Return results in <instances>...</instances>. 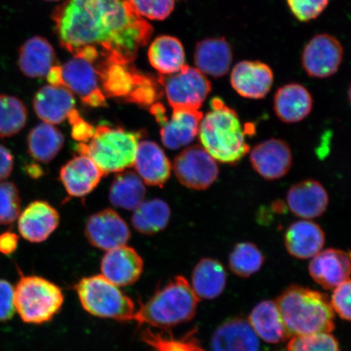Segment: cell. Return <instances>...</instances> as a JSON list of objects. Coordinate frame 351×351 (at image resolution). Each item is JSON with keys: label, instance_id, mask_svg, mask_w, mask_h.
I'll use <instances>...</instances> for the list:
<instances>
[{"label": "cell", "instance_id": "obj_1", "mask_svg": "<svg viewBox=\"0 0 351 351\" xmlns=\"http://www.w3.org/2000/svg\"><path fill=\"white\" fill-rule=\"evenodd\" d=\"M52 19L60 45L70 53L95 51L99 60L112 62L133 63L153 34L128 0H65Z\"/></svg>", "mask_w": 351, "mask_h": 351}, {"label": "cell", "instance_id": "obj_2", "mask_svg": "<svg viewBox=\"0 0 351 351\" xmlns=\"http://www.w3.org/2000/svg\"><path fill=\"white\" fill-rule=\"evenodd\" d=\"M210 111L200 123L199 137L202 147L216 161L238 164L250 152L245 141V130L238 113L219 97L210 100Z\"/></svg>", "mask_w": 351, "mask_h": 351}, {"label": "cell", "instance_id": "obj_3", "mask_svg": "<svg viewBox=\"0 0 351 351\" xmlns=\"http://www.w3.org/2000/svg\"><path fill=\"white\" fill-rule=\"evenodd\" d=\"M288 339L292 337L331 332L335 315L323 293L301 287H291L276 301Z\"/></svg>", "mask_w": 351, "mask_h": 351}, {"label": "cell", "instance_id": "obj_4", "mask_svg": "<svg viewBox=\"0 0 351 351\" xmlns=\"http://www.w3.org/2000/svg\"><path fill=\"white\" fill-rule=\"evenodd\" d=\"M199 298L187 279L176 276L136 311L134 322L158 328H169L195 317Z\"/></svg>", "mask_w": 351, "mask_h": 351}, {"label": "cell", "instance_id": "obj_5", "mask_svg": "<svg viewBox=\"0 0 351 351\" xmlns=\"http://www.w3.org/2000/svg\"><path fill=\"white\" fill-rule=\"evenodd\" d=\"M141 137L139 132L101 125L95 130L89 144H78L77 151L90 157L104 174L122 172L134 165Z\"/></svg>", "mask_w": 351, "mask_h": 351}, {"label": "cell", "instance_id": "obj_6", "mask_svg": "<svg viewBox=\"0 0 351 351\" xmlns=\"http://www.w3.org/2000/svg\"><path fill=\"white\" fill-rule=\"evenodd\" d=\"M62 291L53 282L38 276H21L15 287L16 313L26 324L51 322L64 304Z\"/></svg>", "mask_w": 351, "mask_h": 351}, {"label": "cell", "instance_id": "obj_7", "mask_svg": "<svg viewBox=\"0 0 351 351\" xmlns=\"http://www.w3.org/2000/svg\"><path fill=\"white\" fill-rule=\"evenodd\" d=\"M75 289L83 308L94 317L121 322L134 319L133 300L103 275L82 278Z\"/></svg>", "mask_w": 351, "mask_h": 351}, {"label": "cell", "instance_id": "obj_8", "mask_svg": "<svg viewBox=\"0 0 351 351\" xmlns=\"http://www.w3.org/2000/svg\"><path fill=\"white\" fill-rule=\"evenodd\" d=\"M173 109L199 110L212 91L209 79L196 68L184 65L178 73L158 77Z\"/></svg>", "mask_w": 351, "mask_h": 351}, {"label": "cell", "instance_id": "obj_9", "mask_svg": "<svg viewBox=\"0 0 351 351\" xmlns=\"http://www.w3.org/2000/svg\"><path fill=\"white\" fill-rule=\"evenodd\" d=\"M99 77L95 65L80 57L61 65L60 86L68 89L92 108L106 107V96L99 86Z\"/></svg>", "mask_w": 351, "mask_h": 351}, {"label": "cell", "instance_id": "obj_10", "mask_svg": "<svg viewBox=\"0 0 351 351\" xmlns=\"http://www.w3.org/2000/svg\"><path fill=\"white\" fill-rule=\"evenodd\" d=\"M173 170L178 181L195 191L207 190L217 181L219 168L216 160L199 146L187 147L175 158Z\"/></svg>", "mask_w": 351, "mask_h": 351}, {"label": "cell", "instance_id": "obj_11", "mask_svg": "<svg viewBox=\"0 0 351 351\" xmlns=\"http://www.w3.org/2000/svg\"><path fill=\"white\" fill-rule=\"evenodd\" d=\"M343 59V47L331 35H315L304 47L302 64L311 77L326 78L337 72Z\"/></svg>", "mask_w": 351, "mask_h": 351}, {"label": "cell", "instance_id": "obj_12", "mask_svg": "<svg viewBox=\"0 0 351 351\" xmlns=\"http://www.w3.org/2000/svg\"><path fill=\"white\" fill-rule=\"evenodd\" d=\"M86 236L95 247L108 252L125 245L130 238L128 226L115 210L106 209L88 219Z\"/></svg>", "mask_w": 351, "mask_h": 351}, {"label": "cell", "instance_id": "obj_13", "mask_svg": "<svg viewBox=\"0 0 351 351\" xmlns=\"http://www.w3.org/2000/svg\"><path fill=\"white\" fill-rule=\"evenodd\" d=\"M250 161L262 178L273 181L289 173L293 156L287 143L282 139L270 138L254 147L250 152Z\"/></svg>", "mask_w": 351, "mask_h": 351}, {"label": "cell", "instance_id": "obj_14", "mask_svg": "<svg viewBox=\"0 0 351 351\" xmlns=\"http://www.w3.org/2000/svg\"><path fill=\"white\" fill-rule=\"evenodd\" d=\"M230 82L234 90L244 98L261 99L269 94L274 73L269 65L260 61L244 60L232 69Z\"/></svg>", "mask_w": 351, "mask_h": 351}, {"label": "cell", "instance_id": "obj_15", "mask_svg": "<svg viewBox=\"0 0 351 351\" xmlns=\"http://www.w3.org/2000/svg\"><path fill=\"white\" fill-rule=\"evenodd\" d=\"M143 261L134 248L122 247L110 250L101 263V273L117 287L137 282L143 274Z\"/></svg>", "mask_w": 351, "mask_h": 351}, {"label": "cell", "instance_id": "obj_16", "mask_svg": "<svg viewBox=\"0 0 351 351\" xmlns=\"http://www.w3.org/2000/svg\"><path fill=\"white\" fill-rule=\"evenodd\" d=\"M309 274L324 289H335L350 279V254L333 248L319 252L311 258Z\"/></svg>", "mask_w": 351, "mask_h": 351}, {"label": "cell", "instance_id": "obj_17", "mask_svg": "<svg viewBox=\"0 0 351 351\" xmlns=\"http://www.w3.org/2000/svg\"><path fill=\"white\" fill-rule=\"evenodd\" d=\"M328 195L322 184L315 180H306L295 184L287 193V205L295 216L310 219L326 213Z\"/></svg>", "mask_w": 351, "mask_h": 351}, {"label": "cell", "instance_id": "obj_18", "mask_svg": "<svg viewBox=\"0 0 351 351\" xmlns=\"http://www.w3.org/2000/svg\"><path fill=\"white\" fill-rule=\"evenodd\" d=\"M59 213L44 201H34L21 214L19 230L25 240L38 243L46 241L58 227Z\"/></svg>", "mask_w": 351, "mask_h": 351}, {"label": "cell", "instance_id": "obj_19", "mask_svg": "<svg viewBox=\"0 0 351 351\" xmlns=\"http://www.w3.org/2000/svg\"><path fill=\"white\" fill-rule=\"evenodd\" d=\"M101 90L106 97L126 99L134 90L142 72L133 63H118L100 60L95 64Z\"/></svg>", "mask_w": 351, "mask_h": 351}, {"label": "cell", "instance_id": "obj_20", "mask_svg": "<svg viewBox=\"0 0 351 351\" xmlns=\"http://www.w3.org/2000/svg\"><path fill=\"white\" fill-rule=\"evenodd\" d=\"M37 116L48 124H60L75 110V99L63 86L47 85L41 88L34 98Z\"/></svg>", "mask_w": 351, "mask_h": 351}, {"label": "cell", "instance_id": "obj_21", "mask_svg": "<svg viewBox=\"0 0 351 351\" xmlns=\"http://www.w3.org/2000/svg\"><path fill=\"white\" fill-rule=\"evenodd\" d=\"M104 173L84 155L74 157L60 170V180L66 191L73 197L89 195L98 186Z\"/></svg>", "mask_w": 351, "mask_h": 351}, {"label": "cell", "instance_id": "obj_22", "mask_svg": "<svg viewBox=\"0 0 351 351\" xmlns=\"http://www.w3.org/2000/svg\"><path fill=\"white\" fill-rule=\"evenodd\" d=\"M134 165L144 182L153 186L163 187L172 171L165 152L152 141L138 143Z\"/></svg>", "mask_w": 351, "mask_h": 351}, {"label": "cell", "instance_id": "obj_23", "mask_svg": "<svg viewBox=\"0 0 351 351\" xmlns=\"http://www.w3.org/2000/svg\"><path fill=\"white\" fill-rule=\"evenodd\" d=\"M326 234L318 223L302 219L291 223L285 234V245L291 256L300 260L313 258L322 251Z\"/></svg>", "mask_w": 351, "mask_h": 351}, {"label": "cell", "instance_id": "obj_24", "mask_svg": "<svg viewBox=\"0 0 351 351\" xmlns=\"http://www.w3.org/2000/svg\"><path fill=\"white\" fill-rule=\"evenodd\" d=\"M212 351H261L260 341L247 320H227L213 333Z\"/></svg>", "mask_w": 351, "mask_h": 351}, {"label": "cell", "instance_id": "obj_25", "mask_svg": "<svg viewBox=\"0 0 351 351\" xmlns=\"http://www.w3.org/2000/svg\"><path fill=\"white\" fill-rule=\"evenodd\" d=\"M203 117L199 110L174 109L170 119L161 126L162 143L171 150L186 147L199 135Z\"/></svg>", "mask_w": 351, "mask_h": 351}, {"label": "cell", "instance_id": "obj_26", "mask_svg": "<svg viewBox=\"0 0 351 351\" xmlns=\"http://www.w3.org/2000/svg\"><path fill=\"white\" fill-rule=\"evenodd\" d=\"M232 51L225 38H206L196 44L195 64L204 75L221 77L229 73Z\"/></svg>", "mask_w": 351, "mask_h": 351}, {"label": "cell", "instance_id": "obj_27", "mask_svg": "<svg viewBox=\"0 0 351 351\" xmlns=\"http://www.w3.org/2000/svg\"><path fill=\"white\" fill-rule=\"evenodd\" d=\"M313 108V96L301 84L291 83L279 88L276 92L274 104L276 115L287 124L305 119Z\"/></svg>", "mask_w": 351, "mask_h": 351}, {"label": "cell", "instance_id": "obj_28", "mask_svg": "<svg viewBox=\"0 0 351 351\" xmlns=\"http://www.w3.org/2000/svg\"><path fill=\"white\" fill-rule=\"evenodd\" d=\"M56 52L51 43L40 36L25 41L20 48L19 65L21 72L29 78H43L56 65Z\"/></svg>", "mask_w": 351, "mask_h": 351}, {"label": "cell", "instance_id": "obj_29", "mask_svg": "<svg viewBox=\"0 0 351 351\" xmlns=\"http://www.w3.org/2000/svg\"><path fill=\"white\" fill-rule=\"evenodd\" d=\"M226 282L225 267L214 258H202L192 273L191 287L199 300L218 298L225 291Z\"/></svg>", "mask_w": 351, "mask_h": 351}, {"label": "cell", "instance_id": "obj_30", "mask_svg": "<svg viewBox=\"0 0 351 351\" xmlns=\"http://www.w3.org/2000/svg\"><path fill=\"white\" fill-rule=\"evenodd\" d=\"M247 322L263 341L276 344L288 339L278 305L275 301L265 300L254 307Z\"/></svg>", "mask_w": 351, "mask_h": 351}, {"label": "cell", "instance_id": "obj_31", "mask_svg": "<svg viewBox=\"0 0 351 351\" xmlns=\"http://www.w3.org/2000/svg\"><path fill=\"white\" fill-rule=\"evenodd\" d=\"M148 60L160 75H171L186 64L185 50L178 38L162 35L149 47Z\"/></svg>", "mask_w": 351, "mask_h": 351}, {"label": "cell", "instance_id": "obj_32", "mask_svg": "<svg viewBox=\"0 0 351 351\" xmlns=\"http://www.w3.org/2000/svg\"><path fill=\"white\" fill-rule=\"evenodd\" d=\"M64 135L56 127L43 122L29 132L27 146L29 155L41 163H49L62 149Z\"/></svg>", "mask_w": 351, "mask_h": 351}, {"label": "cell", "instance_id": "obj_33", "mask_svg": "<svg viewBox=\"0 0 351 351\" xmlns=\"http://www.w3.org/2000/svg\"><path fill=\"white\" fill-rule=\"evenodd\" d=\"M146 195L142 179L132 171L117 175L110 188L109 199L113 206L126 210H135Z\"/></svg>", "mask_w": 351, "mask_h": 351}, {"label": "cell", "instance_id": "obj_34", "mask_svg": "<svg viewBox=\"0 0 351 351\" xmlns=\"http://www.w3.org/2000/svg\"><path fill=\"white\" fill-rule=\"evenodd\" d=\"M171 210L165 201L156 199L143 202L135 209L132 223L140 234L152 235L169 225Z\"/></svg>", "mask_w": 351, "mask_h": 351}, {"label": "cell", "instance_id": "obj_35", "mask_svg": "<svg viewBox=\"0 0 351 351\" xmlns=\"http://www.w3.org/2000/svg\"><path fill=\"white\" fill-rule=\"evenodd\" d=\"M28 112L21 100L14 96L0 95V138L19 134L27 122Z\"/></svg>", "mask_w": 351, "mask_h": 351}, {"label": "cell", "instance_id": "obj_36", "mask_svg": "<svg viewBox=\"0 0 351 351\" xmlns=\"http://www.w3.org/2000/svg\"><path fill=\"white\" fill-rule=\"evenodd\" d=\"M265 261V256L256 245L240 243L230 254L229 265L232 274L247 278L261 269Z\"/></svg>", "mask_w": 351, "mask_h": 351}, {"label": "cell", "instance_id": "obj_37", "mask_svg": "<svg viewBox=\"0 0 351 351\" xmlns=\"http://www.w3.org/2000/svg\"><path fill=\"white\" fill-rule=\"evenodd\" d=\"M287 351H340V346L330 332H319L291 337Z\"/></svg>", "mask_w": 351, "mask_h": 351}, {"label": "cell", "instance_id": "obj_38", "mask_svg": "<svg viewBox=\"0 0 351 351\" xmlns=\"http://www.w3.org/2000/svg\"><path fill=\"white\" fill-rule=\"evenodd\" d=\"M158 78L149 74L142 73L137 85L134 87L125 101L140 105L142 107H151L163 95V90Z\"/></svg>", "mask_w": 351, "mask_h": 351}, {"label": "cell", "instance_id": "obj_39", "mask_svg": "<svg viewBox=\"0 0 351 351\" xmlns=\"http://www.w3.org/2000/svg\"><path fill=\"white\" fill-rule=\"evenodd\" d=\"M21 197L12 182H0V225H10L19 217Z\"/></svg>", "mask_w": 351, "mask_h": 351}, {"label": "cell", "instance_id": "obj_40", "mask_svg": "<svg viewBox=\"0 0 351 351\" xmlns=\"http://www.w3.org/2000/svg\"><path fill=\"white\" fill-rule=\"evenodd\" d=\"M133 10L142 17L163 21L174 10L177 0H128Z\"/></svg>", "mask_w": 351, "mask_h": 351}, {"label": "cell", "instance_id": "obj_41", "mask_svg": "<svg viewBox=\"0 0 351 351\" xmlns=\"http://www.w3.org/2000/svg\"><path fill=\"white\" fill-rule=\"evenodd\" d=\"M329 0H287L289 10L300 21L317 19L328 6Z\"/></svg>", "mask_w": 351, "mask_h": 351}, {"label": "cell", "instance_id": "obj_42", "mask_svg": "<svg viewBox=\"0 0 351 351\" xmlns=\"http://www.w3.org/2000/svg\"><path fill=\"white\" fill-rule=\"evenodd\" d=\"M350 280H346L337 287L333 291L331 306L341 319L350 322Z\"/></svg>", "mask_w": 351, "mask_h": 351}, {"label": "cell", "instance_id": "obj_43", "mask_svg": "<svg viewBox=\"0 0 351 351\" xmlns=\"http://www.w3.org/2000/svg\"><path fill=\"white\" fill-rule=\"evenodd\" d=\"M15 287L6 280L0 279V322L11 319L16 313Z\"/></svg>", "mask_w": 351, "mask_h": 351}, {"label": "cell", "instance_id": "obj_44", "mask_svg": "<svg viewBox=\"0 0 351 351\" xmlns=\"http://www.w3.org/2000/svg\"><path fill=\"white\" fill-rule=\"evenodd\" d=\"M69 120L72 125V136L77 141L86 142L94 135V127L83 120L76 110L69 116Z\"/></svg>", "mask_w": 351, "mask_h": 351}, {"label": "cell", "instance_id": "obj_45", "mask_svg": "<svg viewBox=\"0 0 351 351\" xmlns=\"http://www.w3.org/2000/svg\"><path fill=\"white\" fill-rule=\"evenodd\" d=\"M14 165L12 154L8 148L0 145V181L10 178Z\"/></svg>", "mask_w": 351, "mask_h": 351}, {"label": "cell", "instance_id": "obj_46", "mask_svg": "<svg viewBox=\"0 0 351 351\" xmlns=\"http://www.w3.org/2000/svg\"><path fill=\"white\" fill-rule=\"evenodd\" d=\"M19 237L15 232L6 231L0 234V253L10 256L19 247Z\"/></svg>", "mask_w": 351, "mask_h": 351}, {"label": "cell", "instance_id": "obj_47", "mask_svg": "<svg viewBox=\"0 0 351 351\" xmlns=\"http://www.w3.org/2000/svg\"><path fill=\"white\" fill-rule=\"evenodd\" d=\"M150 111L156 121L160 126L163 125L165 123L168 121V116L166 115V109L163 104L160 103H156L150 107Z\"/></svg>", "mask_w": 351, "mask_h": 351}, {"label": "cell", "instance_id": "obj_48", "mask_svg": "<svg viewBox=\"0 0 351 351\" xmlns=\"http://www.w3.org/2000/svg\"><path fill=\"white\" fill-rule=\"evenodd\" d=\"M26 171H27L29 175L32 176L33 178L38 177V176L41 175V169L38 165H30L26 167Z\"/></svg>", "mask_w": 351, "mask_h": 351}, {"label": "cell", "instance_id": "obj_49", "mask_svg": "<svg viewBox=\"0 0 351 351\" xmlns=\"http://www.w3.org/2000/svg\"><path fill=\"white\" fill-rule=\"evenodd\" d=\"M45 1H58V0H45Z\"/></svg>", "mask_w": 351, "mask_h": 351}]
</instances>
